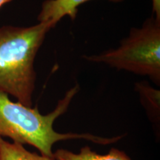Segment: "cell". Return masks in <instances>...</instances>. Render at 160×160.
Segmentation results:
<instances>
[{"mask_svg":"<svg viewBox=\"0 0 160 160\" xmlns=\"http://www.w3.org/2000/svg\"><path fill=\"white\" fill-rule=\"evenodd\" d=\"M77 83L59 100L53 111L42 114L38 107H28L19 102H13L8 95L0 92V137H8L14 142L33 146L40 154L53 159V146L61 141L85 139L99 145L117 142L123 136L103 137L91 133H59L53 124L68 110L72 100L79 91Z\"/></svg>","mask_w":160,"mask_h":160,"instance_id":"cell-1","label":"cell"},{"mask_svg":"<svg viewBox=\"0 0 160 160\" xmlns=\"http://www.w3.org/2000/svg\"><path fill=\"white\" fill-rule=\"evenodd\" d=\"M57 24L0 27V92L28 107L33 105L37 73L34 62L46 35Z\"/></svg>","mask_w":160,"mask_h":160,"instance_id":"cell-2","label":"cell"},{"mask_svg":"<svg viewBox=\"0 0 160 160\" xmlns=\"http://www.w3.org/2000/svg\"><path fill=\"white\" fill-rule=\"evenodd\" d=\"M82 58L91 62L146 76L159 86L160 19L153 15L140 28H132L129 35L121 40L117 48Z\"/></svg>","mask_w":160,"mask_h":160,"instance_id":"cell-3","label":"cell"},{"mask_svg":"<svg viewBox=\"0 0 160 160\" xmlns=\"http://www.w3.org/2000/svg\"><path fill=\"white\" fill-rule=\"evenodd\" d=\"M91 0H45L42 5L38 15L39 22H52L57 24L62 18L69 17L74 20L78 13V8ZM113 2H121L124 0H109Z\"/></svg>","mask_w":160,"mask_h":160,"instance_id":"cell-4","label":"cell"},{"mask_svg":"<svg viewBox=\"0 0 160 160\" xmlns=\"http://www.w3.org/2000/svg\"><path fill=\"white\" fill-rule=\"evenodd\" d=\"M54 160H132L125 152L113 148L106 154L92 151L89 146H84L79 153L65 149H58L53 153Z\"/></svg>","mask_w":160,"mask_h":160,"instance_id":"cell-5","label":"cell"},{"mask_svg":"<svg viewBox=\"0 0 160 160\" xmlns=\"http://www.w3.org/2000/svg\"><path fill=\"white\" fill-rule=\"evenodd\" d=\"M0 160H53L40 153L28 151L23 145L10 142L0 137Z\"/></svg>","mask_w":160,"mask_h":160,"instance_id":"cell-6","label":"cell"},{"mask_svg":"<svg viewBox=\"0 0 160 160\" xmlns=\"http://www.w3.org/2000/svg\"><path fill=\"white\" fill-rule=\"evenodd\" d=\"M135 90L139 93L140 99L145 108L152 117L157 119L160 112V91L151 87L147 82H139L135 84Z\"/></svg>","mask_w":160,"mask_h":160,"instance_id":"cell-7","label":"cell"},{"mask_svg":"<svg viewBox=\"0 0 160 160\" xmlns=\"http://www.w3.org/2000/svg\"><path fill=\"white\" fill-rule=\"evenodd\" d=\"M152 13L160 19V0H152Z\"/></svg>","mask_w":160,"mask_h":160,"instance_id":"cell-8","label":"cell"},{"mask_svg":"<svg viewBox=\"0 0 160 160\" xmlns=\"http://www.w3.org/2000/svg\"><path fill=\"white\" fill-rule=\"evenodd\" d=\"M11 1L12 0H0V8H1L4 5H5V4L8 3Z\"/></svg>","mask_w":160,"mask_h":160,"instance_id":"cell-9","label":"cell"}]
</instances>
